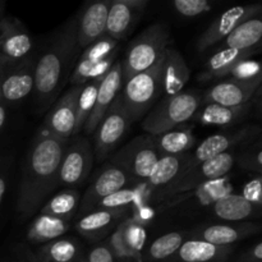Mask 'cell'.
Returning <instances> with one entry per match:
<instances>
[{"label":"cell","mask_w":262,"mask_h":262,"mask_svg":"<svg viewBox=\"0 0 262 262\" xmlns=\"http://www.w3.org/2000/svg\"><path fill=\"white\" fill-rule=\"evenodd\" d=\"M67 141L58 140L41 130L26 156L19 183L17 211L31 216L40 207L58 182L59 166Z\"/></svg>","instance_id":"1"},{"label":"cell","mask_w":262,"mask_h":262,"mask_svg":"<svg viewBox=\"0 0 262 262\" xmlns=\"http://www.w3.org/2000/svg\"><path fill=\"white\" fill-rule=\"evenodd\" d=\"M78 14L68 20L56 32L35 67V95L41 107L50 105L71 77L72 68L78 59L77 38Z\"/></svg>","instance_id":"2"},{"label":"cell","mask_w":262,"mask_h":262,"mask_svg":"<svg viewBox=\"0 0 262 262\" xmlns=\"http://www.w3.org/2000/svg\"><path fill=\"white\" fill-rule=\"evenodd\" d=\"M170 43V31L164 23L146 28L129 45L122 61L123 83L158 63Z\"/></svg>","instance_id":"3"},{"label":"cell","mask_w":262,"mask_h":262,"mask_svg":"<svg viewBox=\"0 0 262 262\" xmlns=\"http://www.w3.org/2000/svg\"><path fill=\"white\" fill-rule=\"evenodd\" d=\"M161 58L147 71L123 83L124 89L120 91L119 99L132 123L142 118L161 94Z\"/></svg>","instance_id":"4"},{"label":"cell","mask_w":262,"mask_h":262,"mask_svg":"<svg viewBox=\"0 0 262 262\" xmlns=\"http://www.w3.org/2000/svg\"><path fill=\"white\" fill-rule=\"evenodd\" d=\"M200 105V96L191 91H182L176 96L165 97L143 120V129L148 136H159L176 129L196 114Z\"/></svg>","instance_id":"5"},{"label":"cell","mask_w":262,"mask_h":262,"mask_svg":"<svg viewBox=\"0 0 262 262\" xmlns=\"http://www.w3.org/2000/svg\"><path fill=\"white\" fill-rule=\"evenodd\" d=\"M235 155L233 152H224L217 155L205 163L197 164V165L189 166L188 169L181 174L178 179L163 192L156 200L158 204L170 200L179 194L187 193L209 182L216 181V179L224 178L227 174L232 170L235 164Z\"/></svg>","instance_id":"6"},{"label":"cell","mask_w":262,"mask_h":262,"mask_svg":"<svg viewBox=\"0 0 262 262\" xmlns=\"http://www.w3.org/2000/svg\"><path fill=\"white\" fill-rule=\"evenodd\" d=\"M160 154L154 143L152 136H141L130 141L113 160L119 163L128 173L130 183L141 184L148 179L160 160Z\"/></svg>","instance_id":"7"},{"label":"cell","mask_w":262,"mask_h":262,"mask_svg":"<svg viewBox=\"0 0 262 262\" xmlns=\"http://www.w3.org/2000/svg\"><path fill=\"white\" fill-rule=\"evenodd\" d=\"M32 46V37L23 23L0 9V68H10L30 58Z\"/></svg>","instance_id":"8"},{"label":"cell","mask_w":262,"mask_h":262,"mask_svg":"<svg viewBox=\"0 0 262 262\" xmlns=\"http://www.w3.org/2000/svg\"><path fill=\"white\" fill-rule=\"evenodd\" d=\"M94 164V150L86 138H78L61 158L58 173V183L64 187H76L83 183Z\"/></svg>","instance_id":"9"},{"label":"cell","mask_w":262,"mask_h":262,"mask_svg":"<svg viewBox=\"0 0 262 262\" xmlns=\"http://www.w3.org/2000/svg\"><path fill=\"white\" fill-rule=\"evenodd\" d=\"M130 124L132 122L128 118L118 95L95 130L94 154H96L97 159L102 160L106 158L107 154L124 137Z\"/></svg>","instance_id":"10"},{"label":"cell","mask_w":262,"mask_h":262,"mask_svg":"<svg viewBox=\"0 0 262 262\" xmlns=\"http://www.w3.org/2000/svg\"><path fill=\"white\" fill-rule=\"evenodd\" d=\"M82 86H72L49 112L42 125V132L58 140L67 141L74 135L77 117V100Z\"/></svg>","instance_id":"11"},{"label":"cell","mask_w":262,"mask_h":262,"mask_svg":"<svg viewBox=\"0 0 262 262\" xmlns=\"http://www.w3.org/2000/svg\"><path fill=\"white\" fill-rule=\"evenodd\" d=\"M260 12V4L239 5V7L229 8L217 19H215L209 26V28L200 36L199 41H197L199 51H206L211 46L216 45L217 42L224 40L234 28H237L246 20L258 15Z\"/></svg>","instance_id":"12"},{"label":"cell","mask_w":262,"mask_h":262,"mask_svg":"<svg viewBox=\"0 0 262 262\" xmlns=\"http://www.w3.org/2000/svg\"><path fill=\"white\" fill-rule=\"evenodd\" d=\"M130 183V179L125 169L115 160L104 166L94 183L87 189L86 194L81 202L82 214H86L94 210L95 205L104 197L110 196L115 192L124 189Z\"/></svg>","instance_id":"13"},{"label":"cell","mask_w":262,"mask_h":262,"mask_svg":"<svg viewBox=\"0 0 262 262\" xmlns=\"http://www.w3.org/2000/svg\"><path fill=\"white\" fill-rule=\"evenodd\" d=\"M35 67L32 58L4 69L2 79V102L17 104L27 97L35 89Z\"/></svg>","instance_id":"14"},{"label":"cell","mask_w":262,"mask_h":262,"mask_svg":"<svg viewBox=\"0 0 262 262\" xmlns=\"http://www.w3.org/2000/svg\"><path fill=\"white\" fill-rule=\"evenodd\" d=\"M260 133L258 127H246L239 130L230 133H217L210 136L197 146L196 151L191 154L192 165L205 163L210 159L224 152H229V148L234 147L238 143H245L257 137Z\"/></svg>","instance_id":"15"},{"label":"cell","mask_w":262,"mask_h":262,"mask_svg":"<svg viewBox=\"0 0 262 262\" xmlns=\"http://www.w3.org/2000/svg\"><path fill=\"white\" fill-rule=\"evenodd\" d=\"M123 86V69H122V61H115L114 66L109 71V73L105 76L100 83L99 91H97L96 102H95L94 110H92L91 115L87 119L86 124H84L83 130L87 135H92L96 130L97 125L102 120L104 115L106 114L107 109L110 105L114 102L118 95L122 91Z\"/></svg>","instance_id":"16"},{"label":"cell","mask_w":262,"mask_h":262,"mask_svg":"<svg viewBox=\"0 0 262 262\" xmlns=\"http://www.w3.org/2000/svg\"><path fill=\"white\" fill-rule=\"evenodd\" d=\"M112 0L96 2L78 13L77 38L79 49H86L106 35V22Z\"/></svg>","instance_id":"17"},{"label":"cell","mask_w":262,"mask_h":262,"mask_svg":"<svg viewBox=\"0 0 262 262\" xmlns=\"http://www.w3.org/2000/svg\"><path fill=\"white\" fill-rule=\"evenodd\" d=\"M261 79L241 81V79H228L215 84L205 95L207 104H217L224 106H238L250 102V99L260 90Z\"/></svg>","instance_id":"18"},{"label":"cell","mask_w":262,"mask_h":262,"mask_svg":"<svg viewBox=\"0 0 262 262\" xmlns=\"http://www.w3.org/2000/svg\"><path fill=\"white\" fill-rule=\"evenodd\" d=\"M147 4V0H112L107 14L106 35L115 41L123 40Z\"/></svg>","instance_id":"19"},{"label":"cell","mask_w":262,"mask_h":262,"mask_svg":"<svg viewBox=\"0 0 262 262\" xmlns=\"http://www.w3.org/2000/svg\"><path fill=\"white\" fill-rule=\"evenodd\" d=\"M191 78V71L183 55L174 48H166L161 58V92L165 97L176 96L183 91Z\"/></svg>","instance_id":"20"},{"label":"cell","mask_w":262,"mask_h":262,"mask_svg":"<svg viewBox=\"0 0 262 262\" xmlns=\"http://www.w3.org/2000/svg\"><path fill=\"white\" fill-rule=\"evenodd\" d=\"M232 191L233 186L230 183L229 178L224 177V178L209 182V183L204 184V186L199 187V188L193 189L191 192H187V193L179 194V196L173 197V199L166 200V201L161 202L159 205H163L165 209L181 206V205L188 207L210 206V205H214L222 197L232 193Z\"/></svg>","instance_id":"21"},{"label":"cell","mask_w":262,"mask_h":262,"mask_svg":"<svg viewBox=\"0 0 262 262\" xmlns=\"http://www.w3.org/2000/svg\"><path fill=\"white\" fill-rule=\"evenodd\" d=\"M260 230L257 224H215L194 230V239L204 241L215 246H232Z\"/></svg>","instance_id":"22"},{"label":"cell","mask_w":262,"mask_h":262,"mask_svg":"<svg viewBox=\"0 0 262 262\" xmlns=\"http://www.w3.org/2000/svg\"><path fill=\"white\" fill-rule=\"evenodd\" d=\"M233 252L230 246H215L200 239L183 242L177 252L179 262H225Z\"/></svg>","instance_id":"23"},{"label":"cell","mask_w":262,"mask_h":262,"mask_svg":"<svg viewBox=\"0 0 262 262\" xmlns=\"http://www.w3.org/2000/svg\"><path fill=\"white\" fill-rule=\"evenodd\" d=\"M127 209L122 210H94L84 215L77 223V230L83 237L90 239H99L104 237L118 220L123 217Z\"/></svg>","instance_id":"24"},{"label":"cell","mask_w":262,"mask_h":262,"mask_svg":"<svg viewBox=\"0 0 262 262\" xmlns=\"http://www.w3.org/2000/svg\"><path fill=\"white\" fill-rule=\"evenodd\" d=\"M255 50H234V49H220L214 55L207 59L202 79H214L232 74L235 67L246 59H250Z\"/></svg>","instance_id":"25"},{"label":"cell","mask_w":262,"mask_h":262,"mask_svg":"<svg viewBox=\"0 0 262 262\" xmlns=\"http://www.w3.org/2000/svg\"><path fill=\"white\" fill-rule=\"evenodd\" d=\"M212 211L223 220L241 222L248 217L257 216L261 212V206L251 204L242 194L230 193L217 200L212 205Z\"/></svg>","instance_id":"26"},{"label":"cell","mask_w":262,"mask_h":262,"mask_svg":"<svg viewBox=\"0 0 262 262\" xmlns=\"http://www.w3.org/2000/svg\"><path fill=\"white\" fill-rule=\"evenodd\" d=\"M154 143L160 156H176L188 154L196 143V137L191 128H178L169 132L152 136Z\"/></svg>","instance_id":"27"},{"label":"cell","mask_w":262,"mask_h":262,"mask_svg":"<svg viewBox=\"0 0 262 262\" xmlns=\"http://www.w3.org/2000/svg\"><path fill=\"white\" fill-rule=\"evenodd\" d=\"M262 37V20L253 17L232 31L223 40L222 49L234 50H255Z\"/></svg>","instance_id":"28"},{"label":"cell","mask_w":262,"mask_h":262,"mask_svg":"<svg viewBox=\"0 0 262 262\" xmlns=\"http://www.w3.org/2000/svg\"><path fill=\"white\" fill-rule=\"evenodd\" d=\"M250 109V102L238 106H224L217 104H207L202 112L197 114V120L204 125H217V127H228L234 124L246 114Z\"/></svg>","instance_id":"29"},{"label":"cell","mask_w":262,"mask_h":262,"mask_svg":"<svg viewBox=\"0 0 262 262\" xmlns=\"http://www.w3.org/2000/svg\"><path fill=\"white\" fill-rule=\"evenodd\" d=\"M69 229V223L58 217L40 215L33 220L27 233V239L31 243H49L59 239Z\"/></svg>","instance_id":"30"},{"label":"cell","mask_w":262,"mask_h":262,"mask_svg":"<svg viewBox=\"0 0 262 262\" xmlns=\"http://www.w3.org/2000/svg\"><path fill=\"white\" fill-rule=\"evenodd\" d=\"M79 200H81V196L76 189L69 188L59 192L41 207V215H48V216L58 217V219L68 222V219H71L78 207Z\"/></svg>","instance_id":"31"},{"label":"cell","mask_w":262,"mask_h":262,"mask_svg":"<svg viewBox=\"0 0 262 262\" xmlns=\"http://www.w3.org/2000/svg\"><path fill=\"white\" fill-rule=\"evenodd\" d=\"M42 262H74L78 257V245L72 239H55L45 243L36 253Z\"/></svg>","instance_id":"32"},{"label":"cell","mask_w":262,"mask_h":262,"mask_svg":"<svg viewBox=\"0 0 262 262\" xmlns=\"http://www.w3.org/2000/svg\"><path fill=\"white\" fill-rule=\"evenodd\" d=\"M184 242L183 233L173 232L164 234L163 237L154 241L146 252L145 258L151 262H160L170 258L174 253L178 252Z\"/></svg>","instance_id":"33"},{"label":"cell","mask_w":262,"mask_h":262,"mask_svg":"<svg viewBox=\"0 0 262 262\" xmlns=\"http://www.w3.org/2000/svg\"><path fill=\"white\" fill-rule=\"evenodd\" d=\"M100 83H101V81H91L87 82V83H84L82 86L78 100H77V117L74 135H77V133H79L83 129L87 119L91 115L95 106V102H96V96Z\"/></svg>","instance_id":"34"},{"label":"cell","mask_w":262,"mask_h":262,"mask_svg":"<svg viewBox=\"0 0 262 262\" xmlns=\"http://www.w3.org/2000/svg\"><path fill=\"white\" fill-rule=\"evenodd\" d=\"M117 45L118 41H115L114 38H112L107 35L102 36L96 42H94L89 48L84 49L82 55L78 58L77 64H81V66H92V64L99 63L102 59L117 53L115 51Z\"/></svg>","instance_id":"35"},{"label":"cell","mask_w":262,"mask_h":262,"mask_svg":"<svg viewBox=\"0 0 262 262\" xmlns=\"http://www.w3.org/2000/svg\"><path fill=\"white\" fill-rule=\"evenodd\" d=\"M122 229L123 241L128 250L136 256L140 261H142V250L146 243V230L145 227L137 224L132 219H127L119 223Z\"/></svg>","instance_id":"36"},{"label":"cell","mask_w":262,"mask_h":262,"mask_svg":"<svg viewBox=\"0 0 262 262\" xmlns=\"http://www.w3.org/2000/svg\"><path fill=\"white\" fill-rule=\"evenodd\" d=\"M136 199L135 188H124L110 196L104 197L95 205L94 210H122L133 205ZM92 210V211H94Z\"/></svg>","instance_id":"37"},{"label":"cell","mask_w":262,"mask_h":262,"mask_svg":"<svg viewBox=\"0 0 262 262\" xmlns=\"http://www.w3.org/2000/svg\"><path fill=\"white\" fill-rule=\"evenodd\" d=\"M262 150H261V141L257 138L256 141H252L247 147L243 150L242 155L238 159V164L242 166L243 169L250 171H255V173H262Z\"/></svg>","instance_id":"38"},{"label":"cell","mask_w":262,"mask_h":262,"mask_svg":"<svg viewBox=\"0 0 262 262\" xmlns=\"http://www.w3.org/2000/svg\"><path fill=\"white\" fill-rule=\"evenodd\" d=\"M173 7L178 14L186 18H193L209 13L212 5L207 0H176Z\"/></svg>","instance_id":"39"},{"label":"cell","mask_w":262,"mask_h":262,"mask_svg":"<svg viewBox=\"0 0 262 262\" xmlns=\"http://www.w3.org/2000/svg\"><path fill=\"white\" fill-rule=\"evenodd\" d=\"M233 78L241 81H251V79H261V66L258 61L252 59H246L242 63L238 64L232 72Z\"/></svg>","instance_id":"40"},{"label":"cell","mask_w":262,"mask_h":262,"mask_svg":"<svg viewBox=\"0 0 262 262\" xmlns=\"http://www.w3.org/2000/svg\"><path fill=\"white\" fill-rule=\"evenodd\" d=\"M242 196L251 204L261 206L262 205V181L261 177H256L255 179L248 182L243 188Z\"/></svg>","instance_id":"41"},{"label":"cell","mask_w":262,"mask_h":262,"mask_svg":"<svg viewBox=\"0 0 262 262\" xmlns=\"http://www.w3.org/2000/svg\"><path fill=\"white\" fill-rule=\"evenodd\" d=\"M87 262H117L107 246L99 245L92 248L86 258Z\"/></svg>","instance_id":"42"},{"label":"cell","mask_w":262,"mask_h":262,"mask_svg":"<svg viewBox=\"0 0 262 262\" xmlns=\"http://www.w3.org/2000/svg\"><path fill=\"white\" fill-rule=\"evenodd\" d=\"M154 216H155V211L150 205H138V206H135V216L132 217V220L143 227L148 224L154 219Z\"/></svg>","instance_id":"43"},{"label":"cell","mask_w":262,"mask_h":262,"mask_svg":"<svg viewBox=\"0 0 262 262\" xmlns=\"http://www.w3.org/2000/svg\"><path fill=\"white\" fill-rule=\"evenodd\" d=\"M235 262H262V243H256L252 248L242 253Z\"/></svg>","instance_id":"44"},{"label":"cell","mask_w":262,"mask_h":262,"mask_svg":"<svg viewBox=\"0 0 262 262\" xmlns=\"http://www.w3.org/2000/svg\"><path fill=\"white\" fill-rule=\"evenodd\" d=\"M15 251H17L18 257H19L23 262H42L37 256H36L35 252H32V251L28 247H26V246L18 245L17 247H15Z\"/></svg>","instance_id":"45"},{"label":"cell","mask_w":262,"mask_h":262,"mask_svg":"<svg viewBox=\"0 0 262 262\" xmlns=\"http://www.w3.org/2000/svg\"><path fill=\"white\" fill-rule=\"evenodd\" d=\"M5 191H7V174L5 171H0V205L4 199Z\"/></svg>","instance_id":"46"},{"label":"cell","mask_w":262,"mask_h":262,"mask_svg":"<svg viewBox=\"0 0 262 262\" xmlns=\"http://www.w3.org/2000/svg\"><path fill=\"white\" fill-rule=\"evenodd\" d=\"M5 120H7V107H5L3 102H0V132H2L3 127H4Z\"/></svg>","instance_id":"47"},{"label":"cell","mask_w":262,"mask_h":262,"mask_svg":"<svg viewBox=\"0 0 262 262\" xmlns=\"http://www.w3.org/2000/svg\"><path fill=\"white\" fill-rule=\"evenodd\" d=\"M3 73H4V69L0 68V102H2V79H3Z\"/></svg>","instance_id":"48"},{"label":"cell","mask_w":262,"mask_h":262,"mask_svg":"<svg viewBox=\"0 0 262 262\" xmlns=\"http://www.w3.org/2000/svg\"><path fill=\"white\" fill-rule=\"evenodd\" d=\"M78 262H87V261H86V258H81Z\"/></svg>","instance_id":"49"}]
</instances>
